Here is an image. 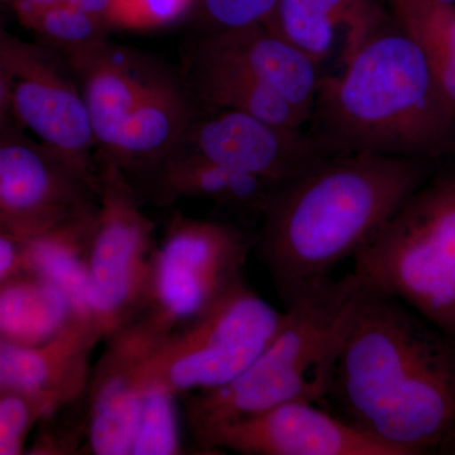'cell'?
<instances>
[{
	"label": "cell",
	"instance_id": "obj_29",
	"mask_svg": "<svg viewBox=\"0 0 455 455\" xmlns=\"http://www.w3.org/2000/svg\"><path fill=\"white\" fill-rule=\"evenodd\" d=\"M12 14L26 9L74 7L103 18L113 29H125L116 0H0Z\"/></svg>",
	"mask_w": 455,
	"mask_h": 455
},
{
	"label": "cell",
	"instance_id": "obj_26",
	"mask_svg": "<svg viewBox=\"0 0 455 455\" xmlns=\"http://www.w3.org/2000/svg\"><path fill=\"white\" fill-rule=\"evenodd\" d=\"M278 0H196L190 13L202 33L263 23ZM200 33V35H202Z\"/></svg>",
	"mask_w": 455,
	"mask_h": 455
},
{
	"label": "cell",
	"instance_id": "obj_13",
	"mask_svg": "<svg viewBox=\"0 0 455 455\" xmlns=\"http://www.w3.org/2000/svg\"><path fill=\"white\" fill-rule=\"evenodd\" d=\"M164 339L140 315L112 337L89 381L88 448L97 455H131L145 396L140 363Z\"/></svg>",
	"mask_w": 455,
	"mask_h": 455
},
{
	"label": "cell",
	"instance_id": "obj_24",
	"mask_svg": "<svg viewBox=\"0 0 455 455\" xmlns=\"http://www.w3.org/2000/svg\"><path fill=\"white\" fill-rule=\"evenodd\" d=\"M37 44L64 60L109 40L112 27L103 18L74 7L26 9L13 14Z\"/></svg>",
	"mask_w": 455,
	"mask_h": 455
},
{
	"label": "cell",
	"instance_id": "obj_11",
	"mask_svg": "<svg viewBox=\"0 0 455 455\" xmlns=\"http://www.w3.org/2000/svg\"><path fill=\"white\" fill-rule=\"evenodd\" d=\"M178 149L275 185L290 181L331 155L304 127L275 124L230 110L196 116Z\"/></svg>",
	"mask_w": 455,
	"mask_h": 455
},
{
	"label": "cell",
	"instance_id": "obj_4",
	"mask_svg": "<svg viewBox=\"0 0 455 455\" xmlns=\"http://www.w3.org/2000/svg\"><path fill=\"white\" fill-rule=\"evenodd\" d=\"M358 281H323L287 305L276 333L243 372L220 387L187 394L185 411L194 439L212 427L290 401L323 405L340 326Z\"/></svg>",
	"mask_w": 455,
	"mask_h": 455
},
{
	"label": "cell",
	"instance_id": "obj_18",
	"mask_svg": "<svg viewBox=\"0 0 455 455\" xmlns=\"http://www.w3.org/2000/svg\"><path fill=\"white\" fill-rule=\"evenodd\" d=\"M187 83L158 68L132 110L112 154L103 160L124 172L156 169L170 157L196 118Z\"/></svg>",
	"mask_w": 455,
	"mask_h": 455
},
{
	"label": "cell",
	"instance_id": "obj_23",
	"mask_svg": "<svg viewBox=\"0 0 455 455\" xmlns=\"http://www.w3.org/2000/svg\"><path fill=\"white\" fill-rule=\"evenodd\" d=\"M398 25L419 44L443 97L455 112V5L434 0H395Z\"/></svg>",
	"mask_w": 455,
	"mask_h": 455
},
{
	"label": "cell",
	"instance_id": "obj_19",
	"mask_svg": "<svg viewBox=\"0 0 455 455\" xmlns=\"http://www.w3.org/2000/svg\"><path fill=\"white\" fill-rule=\"evenodd\" d=\"M157 175L160 196L166 202L204 200L260 217L280 187L181 149L158 167Z\"/></svg>",
	"mask_w": 455,
	"mask_h": 455
},
{
	"label": "cell",
	"instance_id": "obj_22",
	"mask_svg": "<svg viewBox=\"0 0 455 455\" xmlns=\"http://www.w3.org/2000/svg\"><path fill=\"white\" fill-rule=\"evenodd\" d=\"M73 320L68 296L38 275L22 274L0 284V337L12 343L41 346Z\"/></svg>",
	"mask_w": 455,
	"mask_h": 455
},
{
	"label": "cell",
	"instance_id": "obj_12",
	"mask_svg": "<svg viewBox=\"0 0 455 455\" xmlns=\"http://www.w3.org/2000/svg\"><path fill=\"white\" fill-rule=\"evenodd\" d=\"M204 451L245 455H396L322 405L290 401L212 427L196 440Z\"/></svg>",
	"mask_w": 455,
	"mask_h": 455
},
{
	"label": "cell",
	"instance_id": "obj_35",
	"mask_svg": "<svg viewBox=\"0 0 455 455\" xmlns=\"http://www.w3.org/2000/svg\"><path fill=\"white\" fill-rule=\"evenodd\" d=\"M451 151L455 154V134H454V140H453V146H451Z\"/></svg>",
	"mask_w": 455,
	"mask_h": 455
},
{
	"label": "cell",
	"instance_id": "obj_7",
	"mask_svg": "<svg viewBox=\"0 0 455 455\" xmlns=\"http://www.w3.org/2000/svg\"><path fill=\"white\" fill-rule=\"evenodd\" d=\"M157 245L124 171L101 161L98 208L90 235L88 271L92 325L108 339L137 319L151 300Z\"/></svg>",
	"mask_w": 455,
	"mask_h": 455
},
{
	"label": "cell",
	"instance_id": "obj_6",
	"mask_svg": "<svg viewBox=\"0 0 455 455\" xmlns=\"http://www.w3.org/2000/svg\"><path fill=\"white\" fill-rule=\"evenodd\" d=\"M281 320L283 313L242 281L147 353L146 390L163 386L187 395L226 385L259 357Z\"/></svg>",
	"mask_w": 455,
	"mask_h": 455
},
{
	"label": "cell",
	"instance_id": "obj_21",
	"mask_svg": "<svg viewBox=\"0 0 455 455\" xmlns=\"http://www.w3.org/2000/svg\"><path fill=\"white\" fill-rule=\"evenodd\" d=\"M97 208L98 204L95 208L26 242L27 274L38 275L56 284L68 296L74 319L90 325L92 310L88 248Z\"/></svg>",
	"mask_w": 455,
	"mask_h": 455
},
{
	"label": "cell",
	"instance_id": "obj_20",
	"mask_svg": "<svg viewBox=\"0 0 455 455\" xmlns=\"http://www.w3.org/2000/svg\"><path fill=\"white\" fill-rule=\"evenodd\" d=\"M187 85L209 112L230 110L287 127L302 128L307 118L278 92L235 65L191 49Z\"/></svg>",
	"mask_w": 455,
	"mask_h": 455
},
{
	"label": "cell",
	"instance_id": "obj_30",
	"mask_svg": "<svg viewBox=\"0 0 455 455\" xmlns=\"http://www.w3.org/2000/svg\"><path fill=\"white\" fill-rule=\"evenodd\" d=\"M27 274L26 242L0 232V284Z\"/></svg>",
	"mask_w": 455,
	"mask_h": 455
},
{
	"label": "cell",
	"instance_id": "obj_33",
	"mask_svg": "<svg viewBox=\"0 0 455 455\" xmlns=\"http://www.w3.org/2000/svg\"><path fill=\"white\" fill-rule=\"evenodd\" d=\"M7 12V9L4 8V5L0 3V31L4 29V13Z\"/></svg>",
	"mask_w": 455,
	"mask_h": 455
},
{
	"label": "cell",
	"instance_id": "obj_14",
	"mask_svg": "<svg viewBox=\"0 0 455 455\" xmlns=\"http://www.w3.org/2000/svg\"><path fill=\"white\" fill-rule=\"evenodd\" d=\"M100 340L94 326L77 320L37 347L0 337V395L29 398L52 414L88 388L90 355Z\"/></svg>",
	"mask_w": 455,
	"mask_h": 455
},
{
	"label": "cell",
	"instance_id": "obj_16",
	"mask_svg": "<svg viewBox=\"0 0 455 455\" xmlns=\"http://www.w3.org/2000/svg\"><path fill=\"white\" fill-rule=\"evenodd\" d=\"M385 0H278L265 25L322 68L338 53L346 65L390 20Z\"/></svg>",
	"mask_w": 455,
	"mask_h": 455
},
{
	"label": "cell",
	"instance_id": "obj_36",
	"mask_svg": "<svg viewBox=\"0 0 455 455\" xmlns=\"http://www.w3.org/2000/svg\"><path fill=\"white\" fill-rule=\"evenodd\" d=\"M394 2L395 0H385V3H388V4H392Z\"/></svg>",
	"mask_w": 455,
	"mask_h": 455
},
{
	"label": "cell",
	"instance_id": "obj_34",
	"mask_svg": "<svg viewBox=\"0 0 455 455\" xmlns=\"http://www.w3.org/2000/svg\"><path fill=\"white\" fill-rule=\"evenodd\" d=\"M434 2L440 3V4L455 5V0H434Z\"/></svg>",
	"mask_w": 455,
	"mask_h": 455
},
{
	"label": "cell",
	"instance_id": "obj_1",
	"mask_svg": "<svg viewBox=\"0 0 455 455\" xmlns=\"http://www.w3.org/2000/svg\"><path fill=\"white\" fill-rule=\"evenodd\" d=\"M324 403L396 455L455 454V338L358 281Z\"/></svg>",
	"mask_w": 455,
	"mask_h": 455
},
{
	"label": "cell",
	"instance_id": "obj_2",
	"mask_svg": "<svg viewBox=\"0 0 455 455\" xmlns=\"http://www.w3.org/2000/svg\"><path fill=\"white\" fill-rule=\"evenodd\" d=\"M433 161L334 154L280 185L254 247L284 307L353 259L430 178Z\"/></svg>",
	"mask_w": 455,
	"mask_h": 455
},
{
	"label": "cell",
	"instance_id": "obj_32",
	"mask_svg": "<svg viewBox=\"0 0 455 455\" xmlns=\"http://www.w3.org/2000/svg\"><path fill=\"white\" fill-rule=\"evenodd\" d=\"M12 124H13V123H11V124L7 125V127L2 128V130H0V166H2V156L3 149H4L5 140H7L8 131Z\"/></svg>",
	"mask_w": 455,
	"mask_h": 455
},
{
	"label": "cell",
	"instance_id": "obj_9",
	"mask_svg": "<svg viewBox=\"0 0 455 455\" xmlns=\"http://www.w3.org/2000/svg\"><path fill=\"white\" fill-rule=\"evenodd\" d=\"M0 62L12 80V118L98 194L97 148L82 88L66 60L0 31Z\"/></svg>",
	"mask_w": 455,
	"mask_h": 455
},
{
	"label": "cell",
	"instance_id": "obj_17",
	"mask_svg": "<svg viewBox=\"0 0 455 455\" xmlns=\"http://www.w3.org/2000/svg\"><path fill=\"white\" fill-rule=\"evenodd\" d=\"M66 62L82 88L97 148L107 157L161 66L109 40Z\"/></svg>",
	"mask_w": 455,
	"mask_h": 455
},
{
	"label": "cell",
	"instance_id": "obj_15",
	"mask_svg": "<svg viewBox=\"0 0 455 455\" xmlns=\"http://www.w3.org/2000/svg\"><path fill=\"white\" fill-rule=\"evenodd\" d=\"M193 50L252 75L309 121L323 75L320 66L265 23L202 33Z\"/></svg>",
	"mask_w": 455,
	"mask_h": 455
},
{
	"label": "cell",
	"instance_id": "obj_27",
	"mask_svg": "<svg viewBox=\"0 0 455 455\" xmlns=\"http://www.w3.org/2000/svg\"><path fill=\"white\" fill-rule=\"evenodd\" d=\"M49 416L46 410L20 395H0V455L23 453L33 424Z\"/></svg>",
	"mask_w": 455,
	"mask_h": 455
},
{
	"label": "cell",
	"instance_id": "obj_25",
	"mask_svg": "<svg viewBox=\"0 0 455 455\" xmlns=\"http://www.w3.org/2000/svg\"><path fill=\"white\" fill-rule=\"evenodd\" d=\"M175 396V392L163 386L147 388L131 455L184 453Z\"/></svg>",
	"mask_w": 455,
	"mask_h": 455
},
{
	"label": "cell",
	"instance_id": "obj_5",
	"mask_svg": "<svg viewBox=\"0 0 455 455\" xmlns=\"http://www.w3.org/2000/svg\"><path fill=\"white\" fill-rule=\"evenodd\" d=\"M353 262L363 286L455 338V172L430 176Z\"/></svg>",
	"mask_w": 455,
	"mask_h": 455
},
{
	"label": "cell",
	"instance_id": "obj_8",
	"mask_svg": "<svg viewBox=\"0 0 455 455\" xmlns=\"http://www.w3.org/2000/svg\"><path fill=\"white\" fill-rule=\"evenodd\" d=\"M256 238L224 221L176 217L156 251L143 315L164 335L208 310L244 280Z\"/></svg>",
	"mask_w": 455,
	"mask_h": 455
},
{
	"label": "cell",
	"instance_id": "obj_31",
	"mask_svg": "<svg viewBox=\"0 0 455 455\" xmlns=\"http://www.w3.org/2000/svg\"><path fill=\"white\" fill-rule=\"evenodd\" d=\"M12 80L0 62V130L12 123Z\"/></svg>",
	"mask_w": 455,
	"mask_h": 455
},
{
	"label": "cell",
	"instance_id": "obj_28",
	"mask_svg": "<svg viewBox=\"0 0 455 455\" xmlns=\"http://www.w3.org/2000/svg\"><path fill=\"white\" fill-rule=\"evenodd\" d=\"M125 29H155L188 16L196 0H116Z\"/></svg>",
	"mask_w": 455,
	"mask_h": 455
},
{
	"label": "cell",
	"instance_id": "obj_3",
	"mask_svg": "<svg viewBox=\"0 0 455 455\" xmlns=\"http://www.w3.org/2000/svg\"><path fill=\"white\" fill-rule=\"evenodd\" d=\"M307 131L334 154L435 160L451 151L455 112L419 44L396 20L320 77Z\"/></svg>",
	"mask_w": 455,
	"mask_h": 455
},
{
	"label": "cell",
	"instance_id": "obj_10",
	"mask_svg": "<svg viewBox=\"0 0 455 455\" xmlns=\"http://www.w3.org/2000/svg\"><path fill=\"white\" fill-rule=\"evenodd\" d=\"M97 196L59 156L11 125L0 166V232L31 241L95 208Z\"/></svg>",
	"mask_w": 455,
	"mask_h": 455
}]
</instances>
